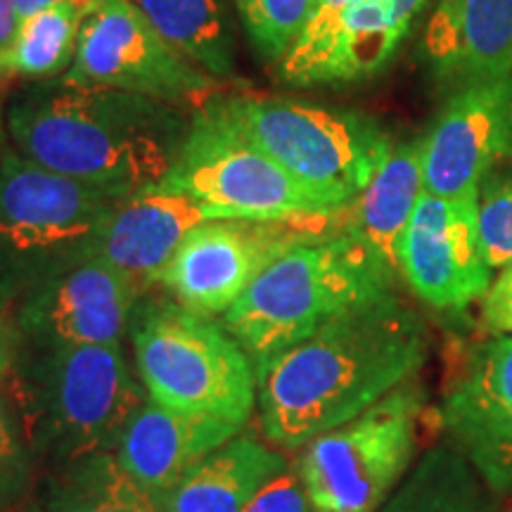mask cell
<instances>
[{
	"label": "cell",
	"instance_id": "35",
	"mask_svg": "<svg viewBox=\"0 0 512 512\" xmlns=\"http://www.w3.org/2000/svg\"><path fill=\"white\" fill-rule=\"evenodd\" d=\"M57 3H74V5H79V8L86 12V17H88V15H93V12L98 10L102 3H107V0H17L19 19L34 15V12L43 10V8H50V5H57Z\"/></svg>",
	"mask_w": 512,
	"mask_h": 512
},
{
	"label": "cell",
	"instance_id": "9",
	"mask_svg": "<svg viewBox=\"0 0 512 512\" xmlns=\"http://www.w3.org/2000/svg\"><path fill=\"white\" fill-rule=\"evenodd\" d=\"M219 98L192 112L176 164L162 183L188 192L216 219L290 221L332 216L235 126L221 110Z\"/></svg>",
	"mask_w": 512,
	"mask_h": 512
},
{
	"label": "cell",
	"instance_id": "33",
	"mask_svg": "<svg viewBox=\"0 0 512 512\" xmlns=\"http://www.w3.org/2000/svg\"><path fill=\"white\" fill-rule=\"evenodd\" d=\"M19 22L22 19H19L17 12V0H0V74H3L5 57H8L12 43H15ZM5 81H8V76H5Z\"/></svg>",
	"mask_w": 512,
	"mask_h": 512
},
{
	"label": "cell",
	"instance_id": "7",
	"mask_svg": "<svg viewBox=\"0 0 512 512\" xmlns=\"http://www.w3.org/2000/svg\"><path fill=\"white\" fill-rule=\"evenodd\" d=\"M221 110L313 200L337 214L366 190L392 152L375 119L283 95H221Z\"/></svg>",
	"mask_w": 512,
	"mask_h": 512
},
{
	"label": "cell",
	"instance_id": "27",
	"mask_svg": "<svg viewBox=\"0 0 512 512\" xmlns=\"http://www.w3.org/2000/svg\"><path fill=\"white\" fill-rule=\"evenodd\" d=\"M477 233L484 264H512V176L484 178L477 197Z\"/></svg>",
	"mask_w": 512,
	"mask_h": 512
},
{
	"label": "cell",
	"instance_id": "32",
	"mask_svg": "<svg viewBox=\"0 0 512 512\" xmlns=\"http://www.w3.org/2000/svg\"><path fill=\"white\" fill-rule=\"evenodd\" d=\"M347 3L349 0H313V10H311L309 22H306L302 36H299L294 43L309 41V38L318 36L320 31L328 27L332 19L337 17V12L342 10Z\"/></svg>",
	"mask_w": 512,
	"mask_h": 512
},
{
	"label": "cell",
	"instance_id": "17",
	"mask_svg": "<svg viewBox=\"0 0 512 512\" xmlns=\"http://www.w3.org/2000/svg\"><path fill=\"white\" fill-rule=\"evenodd\" d=\"M439 79L456 86L512 76V0H439L425 34Z\"/></svg>",
	"mask_w": 512,
	"mask_h": 512
},
{
	"label": "cell",
	"instance_id": "15",
	"mask_svg": "<svg viewBox=\"0 0 512 512\" xmlns=\"http://www.w3.org/2000/svg\"><path fill=\"white\" fill-rule=\"evenodd\" d=\"M427 0H349L309 41L294 43L278 64L287 86H330L373 79L394 60Z\"/></svg>",
	"mask_w": 512,
	"mask_h": 512
},
{
	"label": "cell",
	"instance_id": "12",
	"mask_svg": "<svg viewBox=\"0 0 512 512\" xmlns=\"http://www.w3.org/2000/svg\"><path fill=\"white\" fill-rule=\"evenodd\" d=\"M143 290L131 275L93 256L29 292L17 304L19 347L119 344Z\"/></svg>",
	"mask_w": 512,
	"mask_h": 512
},
{
	"label": "cell",
	"instance_id": "29",
	"mask_svg": "<svg viewBox=\"0 0 512 512\" xmlns=\"http://www.w3.org/2000/svg\"><path fill=\"white\" fill-rule=\"evenodd\" d=\"M34 482V451L22 425L0 399V508L12 512L29 496Z\"/></svg>",
	"mask_w": 512,
	"mask_h": 512
},
{
	"label": "cell",
	"instance_id": "6",
	"mask_svg": "<svg viewBox=\"0 0 512 512\" xmlns=\"http://www.w3.org/2000/svg\"><path fill=\"white\" fill-rule=\"evenodd\" d=\"M131 342L150 401L240 430L252 418L256 368L223 323L178 302H147L133 311Z\"/></svg>",
	"mask_w": 512,
	"mask_h": 512
},
{
	"label": "cell",
	"instance_id": "26",
	"mask_svg": "<svg viewBox=\"0 0 512 512\" xmlns=\"http://www.w3.org/2000/svg\"><path fill=\"white\" fill-rule=\"evenodd\" d=\"M249 43L278 67L309 22L313 0H235Z\"/></svg>",
	"mask_w": 512,
	"mask_h": 512
},
{
	"label": "cell",
	"instance_id": "36",
	"mask_svg": "<svg viewBox=\"0 0 512 512\" xmlns=\"http://www.w3.org/2000/svg\"><path fill=\"white\" fill-rule=\"evenodd\" d=\"M3 126H5V119H3V107H0V159H3V152H5V147H3Z\"/></svg>",
	"mask_w": 512,
	"mask_h": 512
},
{
	"label": "cell",
	"instance_id": "25",
	"mask_svg": "<svg viewBox=\"0 0 512 512\" xmlns=\"http://www.w3.org/2000/svg\"><path fill=\"white\" fill-rule=\"evenodd\" d=\"M512 413V335L479 349L465 375L446 394L444 422L453 437Z\"/></svg>",
	"mask_w": 512,
	"mask_h": 512
},
{
	"label": "cell",
	"instance_id": "14",
	"mask_svg": "<svg viewBox=\"0 0 512 512\" xmlns=\"http://www.w3.org/2000/svg\"><path fill=\"white\" fill-rule=\"evenodd\" d=\"M512 150V76L465 86L422 138V185L446 200L479 195L498 159Z\"/></svg>",
	"mask_w": 512,
	"mask_h": 512
},
{
	"label": "cell",
	"instance_id": "16",
	"mask_svg": "<svg viewBox=\"0 0 512 512\" xmlns=\"http://www.w3.org/2000/svg\"><path fill=\"white\" fill-rule=\"evenodd\" d=\"M207 221H216V216L188 192L162 181L152 183L121 200L102 235L98 256L131 275L145 292L157 285L185 235Z\"/></svg>",
	"mask_w": 512,
	"mask_h": 512
},
{
	"label": "cell",
	"instance_id": "38",
	"mask_svg": "<svg viewBox=\"0 0 512 512\" xmlns=\"http://www.w3.org/2000/svg\"><path fill=\"white\" fill-rule=\"evenodd\" d=\"M5 377H8V373H3V370H0V382H3Z\"/></svg>",
	"mask_w": 512,
	"mask_h": 512
},
{
	"label": "cell",
	"instance_id": "22",
	"mask_svg": "<svg viewBox=\"0 0 512 512\" xmlns=\"http://www.w3.org/2000/svg\"><path fill=\"white\" fill-rule=\"evenodd\" d=\"M147 22L202 72L235 74V38L226 0H133Z\"/></svg>",
	"mask_w": 512,
	"mask_h": 512
},
{
	"label": "cell",
	"instance_id": "4",
	"mask_svg": "<svg viewBox=\"0 0 512 512\" xmlns=\"http://www.w3.org/2000/svg\"><path fill=\"white\" fill-rule=\"evenodd\" d=\"M10 375L24 437L50 467L117 451L128 422L147 401L121 344L19 347Z\"/></svg>",
	"mask_w": 512,
	"mask_h": 512
},
{
	"label": "cell",
	"instance_id": "30",
	"mask_svg": "<svg viewBox=\"0 0 512 512\" xmlns=\"http://www.w3.org/2000/svg\"><path fill=\"white\" fill-rule=\"evenodd\" d=\"M242 512H309V498L297 467L290 465L283 475L271 479Z\"/></svg>",
	"mask_w": 512,
	"mask_h": 512
},
{
	"label": "cell",
	"instance_id": "2",
	"mask_svg": "<svg viewBox=\"0 0 512 512\" xmlns=\"http://www.w3.org/2000/svg\"><path fill=\"white\" fill-rule=\"evenodd\" d=\"M190 117L147 95L43 81L10 102L5 126L19 155L43 169L131 195L169 174Z\"/></svg>",
	"mask_w": 512,
	"mask_h": 512
},
{
	"label": "cell",
	"instance_id": "23",
	"mask_svg": "<svg viewBox=\"0 0 512 512\" xmlns=\"http://www.w3.org/2000/svg\"><path fill=\"white\" fill-rule=\"evenodd\" d=\"M377 512H489V503L467 456L437 446L420 458Z\"/></svg>",
	"mask_w": 512,
	"mask_h": 512
},
{
	"label": "cell",
	"instance_id": "13",
	"mask_svg": "<svg viewBox=\"0 0 512 512\" xmlns=\"http://www.w3.org/2000/svg\"><path fill=\"white\" fill-rule=\"evenodd\" d=\"M477 197L422 192L399 242V271L425 304L458 311L482 299L491 285L477 233Z\"/></svg>",
	"mask_w": 512,
	"mask_h": 512
},
{
	"label": "cell",
	"instance_id": "11",
	"mask_svg": "<svg viewBox=\"0 0 512 512\" xmlns=\"http://www.w3.org/2000/svg\"><path fill=\"white\" fill-rule=\"evenodd\" d=\"M339 214L290 221L216 219L200 223L178 245L159 273L157 285L174 294L178 304L202 316H223L275 256L294 242L328 233Z\"/></svg>",
	"mask_w": 512,
	"mask_h": 512
},
{
	"label": "cell",
	"instance_id": "3",
	"mask_svg": "<svg viewBox=\"0 0 512 512\" xmlns=\"http://www.w3.org/2000/svg\"><path fill=\"white\" fill-rule=\"evenodd\" d=\"M394 271L339 226L294 242L223 313L256 373L332 318L392 292Z\"/></svg>",
	"mask_w": 512,
	"mask_h": 512
},
{
	"label": "cell",
	"instance_id": "8",
	"mask_svg": "<svg viewBox=\"0 0 512 512\" xmlns=\"http://www.w3.org/2000/svg\"><path fill=\"white\" fill-rule=\"evenodd\" d=\"M425 394L403 382L368 411L302 448L309 512H377L406 479L420 444Z\"/></svg>",
	"mask_w": 512,
	"mask_h": 512
},
{
	"label": "cell",
	"instance_id": "28",
	"mask_svg": "<svg viewBox=\"0 0 512 512\" xmlns=\"http://www.w3.org/2000/svg\"><path fill=\"white\" fill-rule=\"evenodd\" d=\"M491 489H512V413L456 439Z\"/></svg>",
	"mask_w": 512,
	"mask_h": 512
},
{
	"label": "cell",
	"instance_id": "1",
	"mask_svg": "<svg viewBox=\"0 0 512 512\" xmlns=\"http://www.w3.org/2000/svg\"><path fill=\"white\" fill-rule=\"evenodd\" d=\"M425 356V325L394 290L358 304L256 373L261 432L280 451L304 448L415 380Z\"/></svg>",
	"mask_w": 512,
	"mask_h": 512
},
{
	"label": "cell",
	"instance_id": "24",
	"mask_svg": "<svg viewBox=\"0 0 512 512\" xmlns=\"http://www.w3.org/2000/svg\"><path fill=\"white\" fill-rule=\"evenodd\" d=\"M86 12L74 3H57L19 22L15 43L3 62V74L12 79L53 81L74 64Z\"/></svg>",
	"mask_w": 512,
	"mask_h": 512
},
{
	"label": "cell",
	"instance_id": "21",
	"mask_svg": "<svg viewBox=\"0 0 512 512\" xmlns=\"http://www.w3.org/2000/svg\"><path fill=\"white\" fill-rule=\"evenodd\" d=\"M34 512H162L155 498L124 470L114 451L53 467Z\"/></svg>",
	"mask_w": 512,
	"mask_h": 512
},
{
	"label": "cell",
	"instance_id": "31",
	"mask_svg": "<svg viewBox=\"0 0 512 512\" xmlns=\"http://www.w3.org/2000/svg\"><path fill=\"white\" fill-rule=\"evenodd\" d=\"M482 325L496 335H512V264L503 268L482 297Z\"/></svg>",
	"mask_w": 512,
	"mask_h": 512
},
{
	"label": "cell",
	"instance_id": "20",
	"mask_svg": "<svg viewBox=\"0 0 512 512\" xmlns=\"http://www.w3.org/2000/svg\"><path fill=\"white\" fill-rule=\"evenodd\" d=\"M422 192L420 138L392 147L366 190L342 211V230L396 273L399 242Z\"/></svg>",
	"mask_w": 512,
	"mask_h": 512
},
{
	"label": "cell",
	"instance_id": "18",
	"mask_svg": "<svg viewBox=\"0 0 512 512\" xmlns=\"http://www.w3.org/2000/svg\"><path fill=\"white\" fill-rule=\"evenodd\" d=\"M235 434L240 427L171 411L147 399L128 422L114 453L128 475L159 501Z\"/></svg>",
	"mask_w": 512,
	"mask_h": 512
},
{
	"label": "cell",
	"instance_id": "19",
	"mask_svg": "<svg viewBox=\"0 0 512 512\" xmlns=\"http://www.w3.org/2000/svg\"><path fill=\"white\" fill-rule=\"evenodd\" d=\"M287 467L280 448L240 432L202 458L157 505L162 512H242Z\"/></svg>",
	"mask_w": 512,
	"mask_h": 512
},
{
	"label": "cell",
	"instance_id": "39",
	"mask_svg": "<svg viewBox=\"0 0 512 512\" xmlns=\"http://www.w3.org/2000/svg\"><path fill=\"white\" fill-rule=\"evenodd\" d=\"M0 512H8V510H3V508H0Z\"/></svg>",
	"mask_w": 512,
	"mask_h": 512
},
{
	"label": "cell",
	"instance_id": "37",
	"mask_svg": "<svg viewBox=\"0 0 512 512\" xmlns=\"http://www.w3.org/2000/svg\"><path fill=\"white\" fill-rule=\"evenodd\" d=\"M5 83H8V81H5V76H3V74H0V88H3V86H5Z\"/></svg>",
	"mask_w": 512,
	"mask_h": 512
},
{
	"label": "cell",
	"instance_id": "34",
	"mask_svg": "<svg viewBox=\"0 0 512 512\" xmlns=\"http://www.w3.org/2000/svg\"><path fill=\"white\" fill-rule=\"evenodd\" d=\"M19 354V332L15 320H10L8 311L0 309V370L10 375L15 358Z\"/></svg>",
	"mask_w": 512,
	"mask_h": 512
},
{
	"label": "cell",
	"instance_id": "10",
	"mask_svg": "<svg viewBox=\"0 0 512 512\" xmlns=\"http://www.w3.org/2000/svg\"><path fill=\"white\" fill-rule=\"evenodd\" d=\"M60 81L147 95L190 114L219 98L223 88L171 48L133 0H107L86 17L74 64Z\"/></svg>",
	"mask_w": 512,
	"mask_h": 512
},
{
	"label": "cell",
	"instance_id": "5",
	"mask_svg": "<svg viewBox=\"0 0 512 512\" xmlns=\"http://www.w3.org/2000/svg\"><path fill=\"white\" fill-rule=\"evenodd\" d=\"M126 195L43 169L5 147L0 159V309L8 311L98 247Z\"/></svg>",
	"mask_w": 512,
	"mask_h": 512
}]
</instances>
